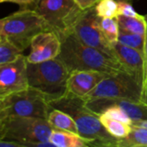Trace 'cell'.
<instances>
[{
    "label": "cell",
    "instance_id": "5bb4252c",
    "mask_svg": "<svg viewBox=\"0 0 147 147\" xmlns=\"http://www.w3.org/2000/svg\"><path fill=\"white\" fill-rule=\"evenodd\" d=\"M116 59L127 71L142 83L144 77V58L137 50L116 41L112 44Z\"/></svg>",
    "mask_w": 147,
    "mask_h": 147
},
{
    "label": "cell",
    "instance_id": "44dd1931",
    "mask_svg": "<svg viewBox=\"0 0 147 147\" xmlns=\"http://www.w3.org/2000/svg\"><path fill=\"white\" fill-rule=\"evenodd\" d=\"M118 41L123 45H126L129 47H132V48L139 51L142 55L144 54L145 35L134 34V33H128V32L120 30Z\"/></svg>",
    "mask_w": 147,
    "mask_h": 147
},
{
    "label": "cell",
    "instance_id": "83f0119b",
    "mask_svg": "<svg viewBox=\"0 0 147 147\" xmlns=\"http://www.w3.org/2000/svg\"><path fill=\"white\" fill-rule=\"evenodd\" d=\"M82 10H85L95 7L100 0H74Z\"/></svg>",
    "mask_w": 147,
    "mask_h": 147
},
{
    "label": "cell",
    "instance_id": "ba28073f",
    "mask_svg": "<svg viewBox=\"0 0 147 147\" xmlns=\"http://www.w3.org/2000/svg\"><path fill=\"white\" fill-rule=\"evenodd\" d=\"M34 9L59 37L71 33L84 11L74 0H40Z\"/></svg>",
    "mask_w": 147,
    "mask_h": 147
},
{
    "label": "cell",
    "instance_id": "8992f818",
    "mask_svg": "<svg viewBox=\"0 0 147 147\" xmlns=\"http://www.w3.org/2000/svg\"><path fill=\"white\" fill-rule=\"evenodd\" d=\"M52 109L47 96L30 87L0 98V120L9 116L36 117L47 120Z\"/></svg>",
    "mask_w": 147,
    "mask_h": 147
},
{
    "label": "cell",
    "instance_id": "484cf974",
    "mask_svg": "<svg viewBox=\"0 0 147 147\" xmlns=\"http://www.w3.org/2000/svg\"><path fill=\"white\" fill-rule=\"evenodd\" d=\"M1 3H12L20 5L22 9H30V7L35 8L40 0H0Z\"/></svg>",
    "mask_w": 147,
    "mask_h": 147
},
{
    "label": "cell",
    "instance_id": "30bf717a",
    "mask_svg": "<svg viewBox=\"0 0 147 147\" xmlns=\"http://www.w3.org/2000/svg\"><path fill=\"white\" fill-rule=\"evenodd\" d=\"M28 88L27 57L22 54L16 60L0 65V98Z\"/></svg>",
    "mask_w": 147,
    "mask_h": 147
},
{
    "label": "cell",
    "instance_id": "d6986e66",
    "mask_svg": "<svg viewBox=\"0 0 147 147\" xmlns=\"http://www.w3.org/2000/svg\"><path fill=\"white\" fill-rule=\"evenodd\" d=\"M100 121L102 124L104 126V127L107 129V131L114 137L121 140L128 136L132 130V126L128 125L125 122H122L121 121L107 118L102 115H99Z\"/></svg>",
    "mask_w": 147,
    "mask_h": 147
},
{
    "label": "cell",
    "instance_id": "52a82bcc",
    "mask_svg": "<svg viewBox=\"0 0 147 147\" xmlns=\"http://www.w3.org/2000/svg\"><path fill=\"white\" fill-rule=\"evenodd\" d=\"M142 83L132 74L124 71L106 77L84 99L111 98L142 102Z\"/></svg>",
    "mask_w": 147,
    "mask_h": 147
},
{
    "label": "cell",
    "instance_id": "4dcf8cb0",
    "mask_svg": "<svg viewBox=\"0 0 147 147\" xmlns=\"http://www.w3.org/2000/svg\"><path fill=\"white\" fill-rule=\"evenodd\" d=\"M142 102L147 105V93L143 95V96H142Z\"/></svg>",
    "mask_w": 147,
    "mask_h": 147
},
{
    "label": "cell",
    "instance_id": "7a4b0ae2",
    "mask_svg": "<svg viewBox=\"0 0 147 147\" xmlns=\"http://www.w3.org/2000/svg\"><path fill=\"white\" fill-rule=\"evenodd\" d=\"M52 108L69 114L76 121L78 134L90 146H118L120 140L112 136L100 121L98 115L91 111L84 98L67 92L62 97L50 102Z\"/></svg>",
    "mask_w": 147,
    "mask_h": 147
},
{
    "label": "cell",
    "instance_id": "e0dca14e",
    "mask_svg": "<svg viewBox=\"0 0 147 147\" xmlns=\"http://www.w3.org/2000/svg\"><path fill=\"white\" fill-rule=\"evenodd\" d=\"M120 30L146 35L147 29V20L145 16L139 15L134 17L118 16L116 17Z\"/></svg>",
    "mask_w": 147,
    "mask_h": 147
},
{
    "label": "cell",
    "instance_id": "836d02e7",
    "mask_svg": "<svg viewBox=\"0 0 147 147\" xmlns=\"http://www.w3.org/2000/svg\"><path fill=\"white\" fill-rule=\"evenodd\" d=\"M146 19H147V16H146Z\"/></svg>",
    "mask_w": 147,
    "mask_h": 147
},
{
    "label": "cell",
    "instance_id": "277c9868",
    "mask_svg": "<svg viewBox=\"0 0 147 147\" xmlns=\"http://www.w3.org/2000/svg\"><path fill=\"white\" fill-rule=\"evenodd\" d=\"M71 71L58 58L40 63H28L29 87L43 93L50 102L68 92L67 83Z\"/></svg>",
    "mask_w": 147,
    "mask_h": 147
},
{
    "label": "cell",
    "instance_id": "d4e9b609",
    "mask_svg": "<svg viewBox=\"0 0 147 147\" xmlns=\"http://www.w3.org/2000/svg\"><path fill=\"white\" fill-rule=\"evenodd\" d=\"M119 5V16H124L127 17H134L139 16L134 8L127 1H118Z\"/></svg>",
    "mask_w": 147,
    "mask_h": 147
},
{
    "label": "cell",
    "instance_id": "9c48e42d",
    "mask_svg": "<svg viewBox=\"0 0 147 147\" xmlns=\"http://www.w3.org/2000/svg\"><path fill=\"white\" fill-rule=\"evenodd\" d=\"M100 18L96 15L94 7L85 9L76 21L71 33L85 45L97 48L116 59L112 44L102 33L100 26Z\"/></svg>",
    "mask_w": 147,
    "mask_h": 147
},
{
    "label": "cell",
    "instance_id": "3957f363",
    "mask_svg": "<svg viewBox=\"0 0 147 147\" xmlns=\"http://www.w3.org/2000/svg\"><path fill=\"white\" fill-rule=\"evenodd\" d=\"M53 128L47 120L9 116L0 120V140H14L24 147L55 146L49 141Z\"/></svg>",
    "mask_w": 147,
    "mask_h": 147
},
{
    "label": "cell",
    "instance_id": "ffe728a7",
    "mask_svg": "<svg viewBox=\"0 0 147 147\" xmlns=\"http://www.w3.org/2000/svg\"><path fill=\"white\" fill-rule=\"evenodd\" d=\"M22 51L3 36H0V65L16 60L22 55Z\"/></svg>",
    "mask_w": 147,
    "mask_h": 147
},
{
    "label": "cell",
    "instance_id": "7c38bea8",
    "mask_svg": "<svg viewBox=\"0 0 147 147\" xmlns=\"http://www.w3.org/2000/svg\"><path fill=\"white\" fill-rule=\"evenodd\" d=\"M84 101L86 106L98 115L102 114L108 108L115 105L121 108L133 121L147 120V105L143 102L111 98H95Z\"/></svg>",
    "mask_w": 147,
    "mask_h": 147
},
{
    "label": "cell",
    "instance_id": "4316f807",
    "mask_svg": "<svg viewBox=\"0 0 147 147\" xmlns=\"http://www.w3.org/2000/svg\"><path fill=\"white\" fill-rule=\"evenodd\" d=\"M147 20V19H146ZM144 77H143V90L147 84V29L145 35V47H144Z\"/></svg>",
    "mask_w": 147,
    "mask_h": 147
},
{
    "label": "cell",
    "instance_id": "8fae6325",
    "mask_svg": "<svg viewBox=\"0 0 147 147\" xmlns=\"http://www.w3.org/2000/svg\"><path fill=\"white\" fill-rule=\"evenodd\" d=\"M61 51V39L53 31H43L36 34L30 44V53L27 56L28 63L36 64L55 59Z\"/></svg>",
    "mask_w": 147,
    "mask_h": 147
},
{
    "label": "cell",
    "instance_id": "9a60e30c",
    "mask_svg": "<svg viewBox=\"0 0 147 147\" xmlns=\"http://www.w3.org/2000/svg\"><path fill=\"white\" fill-rule=\"evenodd\" d=\"M49 141L56 147H88L89 142L78 134L70 131L53 129Z\"/></svg>",
    "mask_w": 147,
    "mask_h": 147
},
{
    "label": "cell",
    "instance_id": "7402d4cb",
    "mask_svg": "<svg viewBox=\"0 0 147 147\" xmlns=\"http://www.w3.org/2000/svg\"><path fill=\"white\" fill-rule=\"evenodd\" d=\"M94 8L101 18H116L119 16V5L116 0H100Z\"/></svg>",
    "mask_w": 147,
    "mask_h": 147
},
{
    "label": "cell",
    "instance_id": "d6a6232c",
    "mask_svg": "<svg viewBox=\"0 0 147 147\" xmlns=\"http://www.w3.org/2000/svg\"><path fill=\"white\" fill-rule=\"evenodd\" d=\"M116 1H127V2H130V1H133V0H116Z\"/></svg>",
    "mask_w": 147,
    "mask_h": 147
},
{
    "label": "cell",
    "instance_id": "f546056e",
    "mask_svg": "<svg viewBox=\"0 0 147 147\" xmlns=\"http://www.w3.org/2000/svg\"><path fill=\"white\" fill-rule=\"evenodd\" d=\"M132 125L134 126H138V127H142L147 128V120H143V121H133Z\"/></svg>",
    "mask_w": 147,
    "mask_h": 147
},
{
    "label": "cell",
    "instance_id": "6da1fadb",
    "mask_svg": "<svg viewBox=\"0 0 147 147\" xmlns=\"http://www.w3.org/2000/svg\"><path fill=\"white\" fill-rule=\"evenodd\" d=\"M60 39L61 51L57 58L70 71H97L108 75L128 72L119 60L97 48L85 45L72 33H68Z\"/></svg>",
    "mask_w": 147,
    "mask_h": 147
},
{
    "label": "cell",
    "instance_id": "cb8c5ba5",
    "mask_svg": "<svg viewBox=\"0 0 147 147\" xmlns=\"http://www.w3.org/2000/svg\"><path fill=\"white\" fill-rule=\"evenodd\" d=\"M100 115L107 117V118L121 121L125 122V123H127L128 125H132V123H133V121L128 116V115L121 108H120L118 106H115V105L108 108Z\"/></svg>",
    "mask_w": 147,
    "mask_h": 147
},
{
    "label": "cell",
    "instance_id": "4fadbf2b",
    "mask_svg": "<svg viewBox=\"0 0 147 147\" xmlns=\"http://www.w3.org/2000/svg\"><path fill=\"white\" fill-rule=\"evenodd\" d=\"M108 76V74L97 71H71L67 83L68 91L77 96L84 98Z\"/></svg>",
    "mask_w": 147,
    "mask_h": 147
},
{
    "label": "cell",
    "instance_id": "2e32d148",
    "mask_svg": "<svg viewBox=\"0 0 147 147\" xmlns=\"http://www.w3.org/2000/svg\"><path fill=\"white\" fill-rule=\"evenodd\" d=\"M47 121L53 129L70 131L78 134V128L74 119L69 114L59 109L53 108L48 115Z\"/></svg>",
    "mask_w": 147,
    "mask_h": 147
},
{
    "label": "cell",
    "instance_id": "1f68e13d",
    "mask_svg": "<svg viewBox=\"0 0 147 147\" xmlns=\"http://www.w3.org/2000/svg\"><path fill=\"white\" fill-rule=\"evenodd\" d=\"M146 93H147V84H146V88H145V90H143V95L144 94H146Z\"/></svg>",
    "mask_w": 147,
    "mask_h": 147
},
{
    "label": "cell",
    "instance_id": "f1b7e54d",
    "mask_svg": "<svg viewBox=\"0 0 147 147\" xmlns=\"http://www.w3.org/2000/svg\"><path fill=\"white\" fill-rule=\"evenodd\" d=\"M0 147H24V146L14 140H0Z\"/></svg>",
    "mask_w": 147,
    "mask_h": 147
},
{
    "label": "cell",
    "instance_id": "603a6c76",
    "mask_svg": "<svg viewBox=\"0 0 147 147\" xmlns=\"http://www.w3.org/2000/svg\"><path fill=\"white\" fill-rule=\"evenodd\" d=\"M100 26L103 34L111 44L118 41L120 27L116 18H100Z\"/></svg>",
    "mask_w": 147,
    "mask_h": 147
},
{
    "label": "cell",
    "instance_id": "5b68a950",
    "mask_svg": "<svg viewBox=\"0 0 147 147\" xmlns=\"http://www.w3.org/2000/svg\"><path fill=\"white\" fill-rule=\"evenodd\" d=\"M52 30L47 21L34 9H22L0 21V36H3L22 52L30 47L40 32Z\"/></svg>",
    "mask_w": 147,
    "mask_h": 147
},
{
    "label": "cell",
    "instance_id": "ac0fdd59",
    "mask_svg": "<svg viewBox=\"0 0 147 147\" xmlns=\"http://www.w3.org/2000/svg\"><path fill=\"white\" fill-rule=\"evenodd\" d=\"M132 126V130L127 137L120 140L119 147L147 146V128Z\"/></svg>",
    "mask_w": 147,
    "mask_h": 147
}]
</instances>
